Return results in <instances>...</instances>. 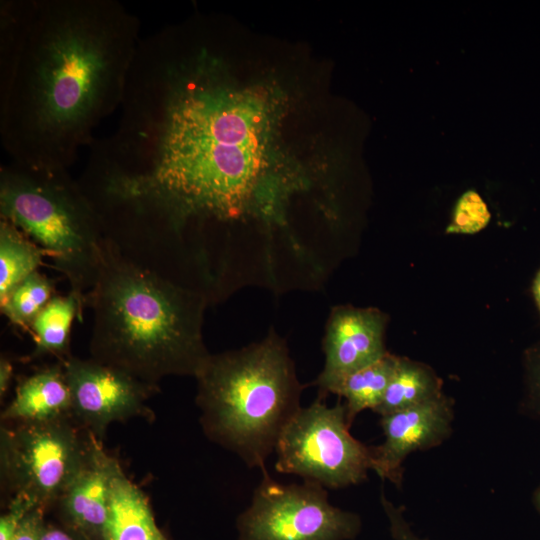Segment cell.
Returning a JSON list of instances; mask_svg holds the SVG:
<instances>
[{"label":"cell","instance_id":"19","mask_svg":"<svg viewBox=\"0 0 540 540\" xmlns=\"http://www.w3.org/2000/svg\"><path fill=\"white\" fill-rule=\"evenodd\" d=\"M55 295V282L35 271L22 280L0 303L1 312L11 324L29 329L30 324Z\"/></svg>","mask_w":540,"mask_h":540},{"label":"cell","instance_id":"25","mask_svg":"<svg viewBox=\"0 0 540 540\" xmlns=\"http://www.w3.org/2000/svg\"><path fill=\"white\" fill-rule=\"evenodd\" d=\"M14 367L12 362L6 356L0 358V398L2 399L11 384Z\"/></svg>","mask_w":540,"mask_h":540},{"label":"cell","instance_id":"3","mask_svg":"<svg viewBox=\"0 0 540 540\" xmlns=\"http://www.w3.org/2000/svg\"><path fill=\"white\" fill-rule=\"evenodd\" d=\"M93 309L91 358L149 384L196 377L208 360L203 317L208 298L122 255L104 237Z\"/></svg>","mask_w":540,"mask_h":540},{"label":"cell","instance_id":"2","mask_svg":"<svg viewBox=\"0 0 540 540\" xmlns=\"http://www.w3.org/2000/svg\"><path fill=\"white\" fill-rule=\"evenodd\" d=\"M140 21L115 0L0 4V135L11 161L68 169L121 107Z\"/></svg>","mask_w":540,"mask_h":540},{"label":"cell","instance_id":"8","mask_svg":"<svg viewBox=\"0 0 540 540\" xmlns=\"http://www.w3.org/2000/svg\"><path fill=\"white\" fill-rule=\"evenodd\" d=\"M361 527L360 516L332 505L322 486L282 484L266 469L236 519L237 540H353Z\"/></svg>","mask_w":540,"mask_h":540},{"label":"cell","instance_id":"15","mask_svg":"<svg viewBox=\"0 0 540 540\" xmlns=\"http://www.w3.org/2000/svg\"><path fill=\"white\" fill-rule=\"evenodd\" d=\"M86 296L72 290L55 294L30 324L35 347L30 359L52 355L63 362L70 354V336L74 320L82 319Z\"/></svg>","mask_w":540,"mask_h":540},{"label":"cell","instance_id":"27","mask_svg":"<svg viewBox=\"0 0 540 540\" xmlns=\"http://www.w3.org/2000/svg\"><path fill=\"white\" fill-rule=\"evenodd\" d=\"M533 504L540 514V485L536 488L533 494Z\"/></svg>","mask_w":540,"mask_h":540},{"label":"cell","instance_id":"17","mask_svg":"<svg viewBox=\"0 0 540 540\" xmlns=\"http://www.w3.org/2000/svg\"><path fill=\"white\" fill-rule=\"evenodd\" d=\"M398 359L399 356L388 352L373 364L341 378L327 390V394L344 398L349 425L357 414L366 409L374 411L381 403Z\"/></svg>","mask_w":540,"mask_h":540},{"label":"cell","instance_id":"9","mask_svg":"<svg viewBox=\"0 0 540 540\" xmlns=\"http://www.w3.org/2000/svg\"><path fill=\"white\" fill-rule=\"evenodd\" d=\"M62 363L72 395L73 420L99 440L114 422L154 418L147 401L159 391L158 385L92 358L70 355Z\"/></svg>","mask_w":540,"mask_h":540},{"label":"cell","instance_id":"22","mask_svg":"<svg viewBox=\"0 0 540 540\" xmlns=\"http://www.w3.org/2000/svg\"><path fill=\"white\" fill-rule=\"evenodd\" d=\"M381 506L386 515L393 540H427L418 537L406 521L403 510L389 501L384 493L380 495Z\"/></svg>","mask_w":540,"mask_h":540},{"label":"cell","instance_id":"24","mask_svg":"<svg viewBox=\"0 0 540 540\" xmlns=\"http://www.w3.org/2000/svg\"><path fill=\"white\" fill-rule=\"evenodd\" d=\"M40 540H91L82 533L67 527L58 520L45 518L41 528Z\"/></svg>","mask_w":540,"mask_h":540},{"label":"cell","instance_id":"6","mask_svg":"<svg viewBox=\"0 0 540 540\" xmlns=\"http://www.w3.org/2000/svg\"><path fill=\"white\" fill-rule=\"evenodd\" d=\"M91 437L73 419L2 426V487L47 511L80 470Z\"/></svg>","mask_w":540,"mask_h":540},{"label":"cell","instance_id":"23","mask_svg":"<svg viewBox=\"0 0 540 540\" xmlns=\"http://www.w3.org/2000/svg\"><path fill=\"white\" fill-rule=\"evenodd\" d=\"M46 510L42 507L30 509L21 519L11 540H40Z\"/></svg>","mask_w":540,"mask_h":540},{"label":"cell","instance_id":"13","mask_svg":"<svg viewBox=\"0 0 540 540\" xmlns=\"http://www.w3.org/2000/svg\"><path fill=\"white\" fill-rule=\"evenodd\" d=\"M1 419L13 423L73 419L72 395L63 363L58 361L21 379Z\"/></svg>","mask_w":540,"mask_h":540},{"label":"cell","instance_id":"18","mask_svg":"<svg viewBox=\"0 0 540 540\" xmlns=\"http://www.w3.org/2000/svg\"><path fill=\"white\" fill-rule=\"evenodd\" d=\"M44 252L11 222L0 221V303L43 263Z\"/></svg>","mask_w":540,"mask_h":540},{"label":"cell","instance_id":"12","mask_svg":"<svg viewBox=\"0 0 540 540\" xmlns=\"http://www.w3.org/2000/svg\"><path fill=\"white\" fill-rule=\"evenodd\" d=\"M119 466L92 434L80 470L55 504L57 520L91 540H104L111 480Z\"/></svg>","mask_w":540,"mask_h":540},{"label":"cell","instance_id":"20","mask_svg":"<svg viewBox=\"0 0 540 540\" xmlns=\"http://www.w3.org/2000/svg\"><path fill=\"white\" fill-rule=\"evenodd\" d=\"M489 220L486 203L477 192L468 190L457 200L446 233L474 234L484 229Z\"/></svg>","mask_w":540,"mask_h":540},{"label":"cell","instance_id":"14","mask_svg":"<svg viewBox=\"0 0 540 540\" xmlns=\"http://www.w3.org/2000/svg\"><path fill=\"white\" fill-rule=\"evenodd\" d=\"M104 540H169L158 527L147 496L121 465L111 480Z\"/></svg>","mask_w":540,"mask_h":540},{"label":"cell","instance_id":"5","mask_svg":"<svg viewBox=\"0 0 540 540\" xmlns=\"http://www.w3.org/2000/svg\"><path fill=\"white\" fill-rule=\"evenodd\" d=\"M0 215L20 229L86 296L100 269L101 218L68 169L9 161L0 169Z\"/></svg>","mask_w":540,"mask_h":540},{"label":"cell","instance_id":"26","mask_svg":"<svg viewBox=\"0 0 540 540\" xmlns=\"http://www.w3.org/2000/svg\"><path fill=\"white\" fill-rule=\"evenodd\" d=\"M532 294L534 297V301L536 304V307L538 309V312L540 314V269L537 271L533 284H532Z\"/></svg>","mask_w":540,"mask_h":540},{"label":"cell","instance_id":"10","mask_svg":"<svg viewBox=\"0 0 540 540\" xmlns=\"http://www.w3.org/2000/svg\"><path fill=\"white\" fill-rule=\"evenodd\" d=\"M389 316L378 308L338 305L331 309L323 337L324 366L314 385L319 395L341 378L373 364L388 351Z\"/></svg>","mask_w":540,"mask_h":540},{"label":"cell","instance_id":"21","mask_svg":"<svg viewBox=\"0 0 540 540\" xmlns=\"http://www.w3.org/2000/svg\"><path fill=\"white\" fill-rule=\"evenodd\" d=\"M523 398L525 413L540 420V341L529 346L523 354Z\"/></svg>","mask_w":540,"mask_h":540},{"label":"cell","instance_id":"11","mask_svg":"<svg viewBox=\"0 0 540 540\" xmlns=\"http://www.w3.org/2000/svg\"><path fill=\"white\" fill-rule=\"evenodd\" d=\"M453 400L444 393L415 407L381 416L384 441L371 447L373 471L401 485L404 460L413 452L440 445L452 432Z\"/></svg>","mask_w":540,"mask_h":540},{"label":"cell","instance_id":"4","mask_svg":"<svg viewBox=\"0 0 540 540\" xmlns=\"http://www.w3.org/2000/svg\"><path fill=\"white\" fill-rule=\"evenodd\" d=\"M195 379L206 437L247 466L266 469L283 430L301 408L304 388L285 340L271 330L261 341L210 354Z\"/></svg>","mask_w":540,"mask_h":540},{"label":"cell","instance_id":"7","mask_svg":"<svg viewBox=\"0 0 540 540\" xmlns=\"http://www.w3.org/2000/svg\"><path fill=\"white\" fill-rule=\"evenodd\" d=\"M324 397L301 407L283 430L275 469L325 489L359 484L373 469L371 447L351 435L344 403L328 406Z\"/></svg>","mask_w":540,"mask_h":540},{"label":"cell","instance_id":"16","mask_svg":"<svg viewBox=\"0 0 540 540\" xmlns=\"http://www.w3.org/2000/svg\"><path fill=\"white\" fill-rule=\"evenodd\" d=\"M442 394V381L429 365L399 356L383 399L374 412L385 416L415 407Z\"/></svg>","mask_w":540,"mask_h":540},{"label":"cell","instance_id":"1","mask_svg":"<svg viewBox=\"0 0 540 540\" xmlns=\"http://www.w3.org/2000/svg\"><path fill=\"white\" fill-rule=\"evenodd\" d=\"M288 100L274 80H244L205 34L165 28L140 39L118 128L93 141L85 173L179 238L212 223L282 227L312 184L283 135Z\"/></svg>","mask_w":540,"mask_h":540}]
</instances>
